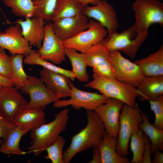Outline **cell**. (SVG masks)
Wrapping results in <instances>:
<instances>
[{
  "mask_svg": "<svg viewBox=\"0 0 163 163\" xmlns=\"http://www.w3.org/2000/svg\"><path fill=\"white\" fill-rule=\"evenodd\" d=\"M85 127L72 138L69 146L63 152V163H69L78 153L98 146L105 133L104 125L94 110H87Z\"/></svg>",
  "mask_w": 163,
  "mask_h": 163,
  "instance_id": "1",
  "label": "cell"
},
{
  "mask_svg": "<svg viewBox=\"0 0 163 163\" xmlns=\"http://www.w3.org/2000/svg\"><path fill=\"white\" fill-rule=\"evenodd\" d=\"M69 110L65 108L55 116L51 122L30 131V145L28 152L37 156L52 144L67 128Z\"/></svg>",
  "mask_w": 163,
  "mask_h": 163,
  "instance_id": "2",
  "label": "cell"
},
{
  "mask_svg": "<svg viewBox=\"0 0 163 163\" xmlns=\"http://www.w3.org/2000/svg\"><path fill=\"white\" fill-rule=\"evenodd\" d=\"M93 78V80L85 84V87L98 91L107 98L115 99L133 106L136 98L140 96L136 88L116 79L101 77Z\"/></svg>",
  "mask_w": 163,
  "mask_h": 163,
  "instance_id": "3",
  "label": "cell"
},
{
  "mask_svg": "<svg viewBox=\"0 0 163 163\" xmlns=\"http://www.w3.org/2000/svg\"><path fill=\"white\" fill-rule=\"evenodd\" d=\"M143 118L138 104L133 106L124 104L119 116V128L117 137V152L120 155L126 157L131 135L138 130Z\"/></svg>",
  "mask_w": 163,
  "mask_h": 163,
  "instance_id": "4",
  "label": "cell"
},
{
  "mask_svg": "<svg viewBox=\"0 0 163 163\" xmlns=\"http://www.w3.org/2000/svg\"><path fill=\"white\" fill-rule=\"evenodd\" d=\"M135 22L133 26L137 34L148 35L154 24L163 26V4L158 0H136L132 5Z\"/></svg>",
  "mask_w": 163,
  "mask_h": 163,
  "instance_id": "5",
  "label": "cell"
},
{
  "mask_svg": "<svg viewBox=\"0 0 163 163\" xmlns=\"http://www.w3.org/2000/svg\"><path fill=\"white\" fill-rule=\"evenodd\" d=\"M147 36L137 34L132 26L120 33L117 31L108 33L102 42L109 52L121 51L134 58Z\"/></svg>",
  "mask_w": 163,
  "mask_h": 163,
  "instance_id": "6",
  "label": "cell"
},
{
  "mask_svg": "<svg viewBox=\"0 0 163 163\" xmlns=\"http://www.w3.org/2000/svg\"><path fill=\"white\" fill-rule=\"evenodd\" d=\"M108 33L107 30L101 24L90 19L87 29L62 41V43L65 48L72 49L84 53L93 46L101 42Z\"/></svg>",
  "mask_w": 163,
  "mask_h": 163,
  "instance_id": "7",
  "label": "cell"
},
{
  "mask_svg": "<svg viewBox=\"0 0 163 163\" xmlns=\"http://www.w3.org/2000/svg\"><path fill=\"white\" fill-rule=\"evenodd\" d=\"M69 85L71 88L70 98L59 100L54 102V107L60 108L71 106L77 110L83 108L87 110H94L107 101L108 98L101 94L88 92L78 89L71 81Z\"/></svg>",
  "mask_w": 163,
  "mask_h": 163,
  "instance_id": "8",
  "label": "cell"
},
{
  "mask_svg": "<svg viewBox=\"0 0 163 163\" xmlns=\"http://www.w3.org/2000/svg\"><path fill=\"white\" fill-rule=\"evenodd\" d=\"M21 90L22 93L28 95L30 97L26 107L44 109L46 106L59 100L40 78L35 76H28Z\"/></svg>",
  "mask_w": 163,
  "mask_h": 163,
  "instance_id": "9",
  "label": "cell"
},
{
  "mask_svg": "<svg viewBox=\"0 0 163 163\" xmlns=\"http://www.w3.org/2000/svg\"><path fill=\"white\" fill-rule=\"evenodd\" d=\"M110 59L115 70L116 79L136 88L144 77L139 66L117 51L110 52Z\"/></svg>",
  "mask_w": 163,
  "mask_h": 163,
  "instance_id": "10",
  "label": "cell"
},
{
  "mask_svg": "<svg viewBox=\"0 0 163 163\" xmlns=\"http://www.w3.org/2000/svg\"><path fill=\"white\" fill-rule=\"evenodd\" d=\"M44 30L42 45L37 52L42 59L55 65L61 64L66 59L62 41L54 33L51 22L45 24Z\"/></svg>",
  "mask_w": 163,
  "mask_h": 163,
  "instance_id": "11",
  "label": "cell"
},
{
  "mask_svg": "<svg viewBox=\"0 0 163 163\" xmlns=\"http://www.w3.org/2000/svg\"><path fill=\"white\" fill-rule=\"evenodd\" d=\"M0 47L8 50L11 55L21 54L24 56L33 50L17 24L8 27L3 32H0Z\"/></svg>",
  "mask_w": 163,
  "mask_h": 163,
  "instance_id": "12",
  "label": "cell"
},
{
  "mask_svg": "<svg viewBox=\"0 0 163 163\" xmlns=\"http://www.w3.org/2000/svg\"><path fill=\"white\" fill-rule=\"evenodd\" d=\"M83 14L99 22L107 29L108 33L117 31L118 27L115 11L106 0H99L95 5L85 7Z\"/></svg>",
  "mask_w": 163,
  "mask_h": 163,
  "instance_id": "13",
  "label": "cell"
},
{
  "mask_svg": "<svg viewBox=\"0 0 163 163\" xmlns=\"http://www.w3.org/2000/svg\"><path fill=\"white\" fill-rule=\"evenodd\" d=\"M124 103L119 100L108 98L105 103L94 111L102 121L106 133L115 138L117 136L119 128V116Z\"/></svg>",
  "mask_w": 163,
  "mask_h": 163,
  "instance_id": "14",
  "label": "cell"
},
{
  "mask_svg": "<svg viewBox=\"0 0 163 163\" xmlns=\"http://www.w3.org/2000/svg\"><path fill=\"white\" fill-rule=\"evenodd\" d=\"M28 102L15 88L1 87L0 88V111L13 120L26 107Z\"/></svg>",
  "mask_w": 163,
  "mask_h": 163,
  "instance_id": "15",
  "label": "cell"
},
{
  "mask_svg": "<svg viewBox=\"0 0 163 163\" xmlns=\"http://www.w3.org/2000/svg\"><path fill=\"white\" fill-rule=\"evenodd\" d=\"M51 22L54 33L62 41L86 30L89 25V18L83 14L59 19Z\"/></svg>",
  "mask_w": 163,
  "mask_h": 163,
  "instance_id": "16",
  "label": "cell"
},
{
  "mask_svg": "<svg viewBox=\"0 0 163 163\" xmlns=\"http://www.w3.org/2000/svg\"><path fill=\"white\" fill-rule=\"evenodd\" d=\"M20 25L23 37L29 45L36 46L38 49L41 46L44 37V27L45 22L42 18L32 17L19 19L14 22Z\"/></svg>",
  "mask_w": 163,
  "mask_h": 163,
  "instance_id": "17",
  "label": "cell"
},
{
  "mask_svg": "<svg viewBox=\"0 0 163 163\" xmlns=\"http://www.w3.org/2000/svg\"><path fill=\"white\" fill-rule=\"evenodd\" d=\"M39 75L47 88L59 99L70 97L71 80L68 77L44 68L40 71Z\"/></svg>",
  "mask_w": 163,
  "mask_h": 163,
  "instance_id": "18",
  "label": "cell"
},
{
  "mask_svg": "<svg viewBox=\"0 0 163 163\" xmlns=\"http://www.w3.org/2000/svg\"><path fill=\"white\" fill-rule=\"evenodd\" d=\"M44 109L39 107H26L14 120L16 127L29 131L45 123Z\"/></svg>",
  "mask_w": 163,
  "mask_h": 163,
  "instance_id": "19",
  "label": "cell"
},
{
  "mask_svg": "<svg viewBox=\"0 0 163 163\" xmlns=\"http://www.w3.org/2000/svg\"><path fill=\"white\" fill-rule=\"evenodd\" d=\"M136 88L141 101L155 100L163 95V75L144 77Z\"/></svg>",
  "mask_w": 163,
  "mask_h": 163,
  "instance_id": "20",
  "label": "cell"
},
{
  "mask_svg": "<svg viewBox=\"0 0 163 163\" xmlns=\"http://www.w3.org/2000/svg\"><path fill=\"white\" fill-rule=\"evenodd\" d=\"M134 62L139 67L144 77L163 75V46L156 52Z\"/></svg>",
  "mask_w": 163,
  "mask_h": 163,
  "instance_id": "21",
  "label": "cell"
},
{
  "mask_svg": "<svg viewBox=\"0 0 163 163\" xmlns=\"http://www.w3.org/2000/svg\"><path fill=\"white\" fill-rule=\"evenodd\" d=\"M117 138L105 133L98 146L101 163H128L126 157L119 155L117 152Z\"/></svg>",
  "mask_w": 163,
  "mask_h": 163,
  "instance_id": "22",
  "label": "cell"
},
{
  "mask_svg": "<svg viewBox=\"0 0 163 163\" xmlns=\"http://www.w3.org/2000/svg\"><path fill=\"white\" fill-rule=\"evenodd\" d=\"M143 121L139 124V129L145 134L150 139L152 144L151 155L156 150H163V130L152 124L148 115L141 110Z\"/></svg>",
  "mask_w": 163,
  "mask_h": 163,
  "instance_id": "23",
  "label": "cell"
},
{
  "mask_svg": "<svg viewBox=\"0 0 163 163\" xmlns=\"http://www.w3.org/2000/svg\"><path fill=\"white\" fill-rule=\"evenodd\" d=\"M65 51L71 63V71L75 78L80 82H87L89 76L87 71L88 66L84 54L69 48H65Z\"/></svg>",
  "mask_w": 163,
  "mask_h": 163,
  "instance_id": "24",
  "label": "cell"
},
{
  "mask_svg": "<svg viewBox=\"0 0 163 163\" xmlns=\"http://www.w3.org/2000/svg\"><path fill=\"white\" fill-rule=\"evenodd\" d=\"M84 7L77 0H58L55 8L51 21L59 19L83 14Z\"/></svg>",
  "mask_w": 163,
  "mask_h": 163,
  "instance_id": "25",
  "label": "cell"
},
{
  "mask_svg": "<svg viewBox=\"0 0 163 163\" xmlns=\"http://www.w3.org/2000/svg\"><path fill=\"white\" fill-rule=\"evenodd\" d=\"M29 132L22 130L16 127L9 133L5 140L0 145V152L6 155H24L26 152L22 151L19 146L22 137Z\"/></svg>",
  "mask_w": 163,
  "mask_h": 163,
  "instance_id": "26",
  "label": "cell"
},
{
  "mask_svg": "<svg viewBox=\"0 0 163 163\" xmlns=\"http://www.w3.org/2000/svg\"><path fill=\"white\" fill-rule=\"evenodd\" d=\"M24 64L28 65L40 66L50 71L62 74L68 77L71 81L75 80V78L72 71L60 67L49 62L42 59L39 53L35 50L25 56Z\"/></svg>",
  "mask_w": 163,
  "mask_h": 163,
  "instance_id": "27",
  "label": "cell"
},
{
  "mask_svg": "<svg viewBox=\"0 0 163 163\" xmlns=\"http://www.w3.org/2000/svg\"><path fill=\"white\" fill-rule=\"evenodd\" d=\"M24 55L21 54L11 55L10 56L11 79L13 85L18 90H21L27 81L28 76L23 67Z\"/></svg>",
  "mask_w": 163,
  "mask_h": 163,
  "instance_id": "28",
  "label": "cell"
},
{
  "mask_svg": "<svg viewBox=\"0 0 163 163\" xmlns=\"http://www.w3.org/2000/svg\"><path fill=\"white\" fill-rule=\"evenodd\" d=\"M84 54L88 66L92 68L110 60V52L102 42L93 46Z\"/></svg>",
  "mask_w": 163,
  "mask_h": 163,
  "instance_id": "29",
  "label": "cell"
},
{
  "mask_svg": "<svg viewBox=\"0 0 163 163\" xmlns=\"http://www.w3.org/2000/svg\"><path fill=\"white\" fill-rule=\"evenodd\" d=\"M15 15L25 18L33 17L35 7L32 0H2Z\"/></svg>",
  "mask_w": 163,
  "mask_h": 163,
  "instance_id": "30",
  "label": "cell"
},
{
  "mask_svg": "<svg viewBox=\"0 0 163 163\" xmlns=\"http://www.w3.org/2000/svg\"><path fill=\"white\" fill-rule=\"evenodd\" d=\"M58 0H32L35 7L33 17L42 18L45 22H51Z\"/></svg>",
  "mask_w": 163,
  "mask_h": 163,
  "instance_id": "31",
  "label": "cell"
},
{
  "mask_svg": "<svg viewBox=\"0 0 163 163\" xmlns=\"http://www.w3.org/2000/svg\"><path fill=\"white\" fill-rule=\"evenodd\" d=\"M130 146L133 154L131 163H142L144 149L143 132L139 129L133 133L130 139Z\"/></svg>",
  "mask_w": 163,
  "mask_h": 163,
  "instance_id": "32",
  "label": "cell"
},
{
  "mask_svg": "<svg viewBox=\"0 0 163 163\" xmlns=\"http://www.w3.org/2000/svg\"><path fill=\"white\" fill-rule=\"evenodd\" d=\"M65 142L64 138L59 136L52 144L46 149L47 154L45 158L50 160L52 163H63L62 151Z\"/></svg>",
  "mask_w": 163,
  "mask_h": 163,
  "instance_id": "33",
  "label": "cell"
},
{
  "mask_svg": "<svg viewBox=\"0 0 163 163\" xmlns=\"http://www.w3.org/2000/svg\"><path fill=\"white\" fill-rule=\"evenodd\" d=\"M151 110L154 112L155 120L152 124L163 130V95L155 100L149 101Z\"/></svg>",
  "mask_w": 163,
  "mask_h": 163,
  "instance_id": "34",
  "label": "cell"
},
{
  "mask_svg": "<svg viewBox=\"0 0 163 163\" xmlns=\"http://www.w3.org/2000/svg\"><path fill=\"white\" fill-rule=\"evenodd\" d=\"M0 74L11 78V71L10 56L7 54L5 49L0 47Z\"/></svg>",
  "mask_w": 163,
  "mask_h": 163,
  "instance_id": "35",
  "label": "cell"
},
{
  "mask_svg": "<svg viewBox=\"0 0 163 163\" xmlns=\"http://www.w3.org/2000/svg\"><path fill=\"white\" fill-rule=\"evenodd\" d=\"M16 127L13 120L8 118L0 111V138L3 141Z\"/></svg>",
  "mask_w": 163,
  "mask_h": 163,
  "instance_id": "36",
  "label": "cell"
},
{
  "mask_svg": "<svg viewBox=\"0 0 163 163\" xmlns=\"http://www.w3.org/2000/svg\"><path fill=\"white\" fill-rule=\"evenodd\" d=\"M144 141V149L142 163H152L151 158L152 144L147 136L143 133Z\"/></svg>",
  "mask_w": 163,
  "mask_h": 163,
  "instance_id": "37",
  "label": "cell"
},
{
  "mask_svg": "<svg viewBox=\"0 0 163 163\" xmlns=\"http://www.w3.org/2000/svg\"><path fill=\"white\" fill-rule=\"evenodd\" d=\"M92 159L89 163H101V156L98 146L93 148Z\"/></svg>",
  "mask_w": 163,
  "mask_h": 163,
  "instance_id": "38",
  "label": "cell"
},
{
  "mask_svg": "<svg viewBox=\"0 0 163 163\" xmlns=\"http://www.w3.org/2000/svg\"><path fill=\"white\" fill-rule=\"evenodd\" d=\"M0 86L1 87H14L11 78L5 77L0 74Z\"/></svg>",
  "mask_w": 163,
  "mask_h": 163,
  "instance_id": "39",
  "label": "cell"
},
{
  "mask_svg": "<svg viewBox=\"0 0 163 163\" xmlns=\"http://www.w3.org/2000/svg\"><path fill=\"white\" fill-rule=\"evenodd\" d=\"M153 159L152 161V163H163V154L158 150L156 151L154 154Z\"/></svg>",
  "mask_w": 163,
  "mask_h": 163,
  "instance_id": "40",
  "label": "cell"
},
{
  "mask_svg": "<svg viewBox=\"0 0 163 163\" xmlns=\"http://www.w3.org/2000/svg\"><path fill=\"white\" fill-rule=\"evenodd\" d=\"M82 5L85 7L89 4L95 5L99 0H77Z\"/></svg>",
  "mask_w": 163,
  "mask_h": 163,
  "instance_id": "41",
  "label": "cell"
},
{
  "mask_svg": "<svg viewBox=\"0 0 163 163\" xmlns=\"http://www.w3.org/2000/svg\"><path fill=\"white\" fill-rule=\"evenodd\" d=\"M2 142H3L2 139L0 138V145L2 144Z\"/></svg>",
  "mask_w": 163,
  "mask_h": 163,
  "instance_id": "42",
  "label": "cell"
},
{
  "mask_svg": "<svg viewBox=\"0 0 163 163\" xmlns=\"http://www.w3.org/2000/svg\"><path fill=\"white\" fill-rule=\"evenodd\" d=\"M1 8H0V11H1Z\"/></svg>",
  "mask_w": 163,
  "mask_h": 163,
  "instance_id": "43",
  "label": "cell"
},
{
  "mask_svg": "<svg viewBox=\"0 0 163 163\" xmlns=\"http://www.w3.org/2000/svg\"><path fill=\"white\" fill-rule=\"evenodd\" d=\"M1 86H0V88H1Z\"/></svg>",
  "mask_w": 163,
  "mask_h": 163,
  "instance_id": "44",
  "label": "cell"
}]
</instances>
